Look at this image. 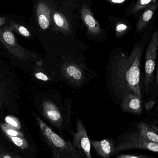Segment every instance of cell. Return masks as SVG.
Listing matches in <instances>:
<instances>
[{"label":"cell","instance_id":"cell-22","mask_svg":"<svg viewBox=\"0 0 158 158\" xmlns=\"http://www.w3.org/2000/svg\"><path fill=\"white\" fill-rule=\"evenodd\" d=\"M6 121L8 124L13 126L16 129H19L20 128V125L19 124V121L15 118L12 117H7L6 118Z\"/></svg>","mask_w":158,"mask_h":158},{"label":"cell","instance_id":"cell-15","mask_svg":"<svg viewBox=\"0 0 158 158\" xmlns=\"http://www.w3.org/2000/svg\"><path fill=\"white\" fill-rule=\"evenodd\" d=\"M52 17L55 24L60 29L64 32H68L70 30L69 23L61 13L54 12Z\"/></svg>","mask_w":158,"mask_h":158},{"label":"cell","instance_id":"cell-2","mask_svg":"<svg viewBox=\"0 0 158 158\" xmlns=\"http://www.w3.org/2000/svg\"><path fill=\"white\" fill-rule=\"evenodd\" d=\"M40 110L51 127L61 132L69 133L72 130V100L67 97L63 104L59 91L48 88L43 94Z\"/></svg>","mask_w":158,"mask_h":158},{"label":"cell","instance_id":"cell-14","mask_svg":"<svg viewBox=\"0 0 158 158\" xmlns=\"http://www.w3.org/2000/svg\"><path fill=\"white\" fill-rule=\"evenodd\" d=\"M36 67L38 70L35 72L34 77L37 80L44 83L48 86L59 83L58 80L43 65H36Z\"/></svg>","mask_w":158,"mask_h":158},{"label":"cell","instance_id":"cell-28","mask_svg":"<svg viewBox=\"0 0 158 158\" xmlns=\"http://www.w3.org/2000/svg\"><path fill=\"white\" fill-rule=\"evenodd\" d=\"M4 158H11V156H5L3 157Z\"/></svg>","mask_w":158,"mask_h":158},{"label":"cell","instance_id":"cell-20","mask_svg":"<svg viewBox=\"0 0 158 158\" xmlns=\"http://www.w3.org/2000/svg\"><path fill=\"white\" fill-rule=\"evenodd\" d=\"M154 157L143 154H121L117 156V158H148Z\"/></svg>","mask_w":158,"mask_h":158},{"label":"cell","instance_id":"cell-16","mask_svg":"<svg viewBox=\"0 0 158 158\" xmlns=\"http://www.w3.org/2000/svg\"><path fill=\"white\" fill-rule=\"evenodd\" d=\"M153 1L154 0H138L130 9L129 14L132 15L144 9L151 4Z\"/></svg>","mask_w":158,"mask_h":158},{"label":"cell","instance_id":"cell-7","mask_svg":"<svg viewBox=\"0 0 158 158\" xmlns=\"http://www.w3.org/2000/svg\"><path fill=\"white\" fill-rule=\"evenodd\" d=\"M77 133L73 129L69 131V133L73 138L72 143L75 147L84 153L86 158H92L91 154V143L87 135V131L81 119H76Z\"/></svg>","mask_w":158,"mask_h":158},{"label":"cell","instance_id":"cell-3","mask_svg":"<svg viewBox=\"0 0 158 158\" xmlns=\"http://www.w3.org/2000/svg\"><path fill=\"white\" fill-rule=\"evenodd\" d=\"M43 139L51 150L54 158H86L84 153L77 149L70 141H67L53 130L40 117L34 114Z\"/></svg>","mask_w":158,"mask_h":158},{"label":"cell","instance_id":"cell-19","mask_svg":"<svg viewBox=\"0 0 158 158\" xmlns=\"http://www.w3.org/2000/svg\"><path fill=\"white\" fill-rule=\"evenodd\" d=\"M10 138H11V140H12L14 143L21 147L22 149H26V148L28 147V145L27 143V141L25 140V139H22V138H19V137H17V136H8Z\"/></svg>","mask_w":158,"mask_h":158},{"label":"cell","instance_id":"cell-10","mask_svg":"<svg viewBox=\"0 0 158 158\" xmlns=\"http://www.w3.org/2000/svg\"><path fill=\"white\" fill-rule=\"evenodd\" d=\"M91 145L97 155L103 158H110L115 154L114 139L109 138L100 141L90 139Z\"/></svg>","mask_w":158,"mask_h":158},{"label":"cell","instance_id":"cell-6","mask_svg":"<svg viewBox=\"0 0 158 158\" xmlns=\"http://www.w3.org/2000/svg\"><path fill=\"white\" fill-rule=\"evenodd\" d=\"M10 26L0 28V42L2 44L8 52L18 58L23 60H34L38 58L19 44Z\"/></svg>","mask_w":158,"mask_h":158},{"label":"cell","instance_id":"cell-24","mask_svg":"<svg viewBox=\"0 0 158 158\" xmlns=\"http://www.w3.org/2000/svg\"><path fill=\"white\" fill-rule=\"evenodd\" d=\"M152 92L154 93V94L156 93V95H155V97H157L158 98V65L156 74L155 76V82H154V86H153V90L152 91Z\"/></svg>","mask_w":158,"mask_h":158},{"label":"cell","instance_id":"cell-21","mask_svg":"<svg viewBox=\"0 0 158 158\" xmlns=\"http://www.w3.org/2000/svg\"><path fill=\"white\" fill-rule=\"evenodd\" d=\"M155 99V98H153L147 101L144 105V108L147 113L151 112L156 106L157 100Z\"/></svg>","mask_w":158,"mask_h":158},{"label":"cell","instance_id":"cell-9","mask_svg":"<svg viewBox=\"0 0 158 158\" xmlns=\"http://www.w3.org/2000/svg\"><path fill=\"white\" fill-rule=\"evenodd\" d=\"M124 113L140 117L143 111V99L135 94L129 93L124 96L119 105Z\"/></svg>","mask_w":158,"mask_h":158},{"label":"cell","instance_id":"cell-25","mask_svg":"<svg viewBox=\"0 0 158 158\" xmlns=\"http://www.w3.org/2000/svg\"><path fill=\"white\" fill-rule=\"evenodd\" d=\"M154 122L158 127V99L157 100L156 105V114H155V121Z\"/></svg>","mask_w":158,"mask_h":158},{"label":"cell","instance_id":"cell-17","mask_svg":"<svg viewBox=\"0 0 158 158\" xmlns=\"http://www.w3.org/2000/svg\"><path fill=\"white\" fill-rule=\"evenodd\" d=\"M10 27L13 28V30L15 31L24 37H29L31 35L29 31L26 27L22 25L16 24L13 21L10 22Z\"/></svg>","mask_w":158,"mask_h":158},{"label":"cell","instance_id":"cell-13","mask_svg":"<svg viewBox=\"0 0 158 158\" xmlns=\"http://www.w3.org/2000/svg\"><path fill=\"white\" fill-rule=\"evenodd\" d=\"M37 19L40 27L42 29H47L51 23V10L47 4L40 2L37 6Z\"/></svg>","mask_w":158,"mask_h":158},{"label":"cell","instance_id":"cell-12","mask_svg":"<svg viewBox=\"0 0 158 158\" xmlns=\"http://www.w3.org/2000/svg\"><path fill=\"white\" fill-rule=\"evenodd\" d=\"M158 6V0H154L151 4L145 8L144 11L140 16L137 25L136 31L141 33L144 30L150 20L152 19Z\"/></svg>","mask_w":158,"mask_h":158},{"label":"cell","instance_id":"cell-26","mask_svg":"<svg viewBox=\"0 0 158 158\" xmlns=\"http://www.w3.org/2000/svg\"><path fill=\"white\" fill-rule=\"evenodd\" d=\"M6 18L5 17H0V28L6 23Z\"/></svg>","mask_w":158,"mask_h":158},{"label":"cell","instance_id":"cell-4","mask_svg":"<svg viewBox=\"0 0 158 158\" xmlns=\"http://www.w3.org/2000/svg\"><path fill=\"white\" fill-rule=\"evenodd\" d=\"M114 140L115 154L133 149L147 150L158 154V144L141 137L132 126Z\"/></svg>","mask_w":158,"mask_h":158},{"label":"cell","instance_id":"cell-18","mask_svg":"<svg viewBox=\"0 0 158 158\" xmlns=\"http://www.w3.org/2000/svg\"><path fill=\"white\" fill-rule=\"evenodd\" d=\"M2 129L8 136H22L23 134L20 132L17 131L15 127L10 124H4L2 125Z\"/></svg>","mask_w":158,"mask_h":158},{"label":"cell","instance_id":"cell-8","mask_svg":"<svg viewBox=\"0 0 158 158\" xmlns=\"http://www.w3.org/2000/svg\"><path fill=\"white\" fill-rule=\"evenodd\" d=\"M139 135L153 143L158 144V127L154 122L144 119L132 124Z\"/></svg>","mask_w":158,"mask_h":158},{"label":"cell","instance_id":"cell-27","mask_svg":"<svg viewBox=\"0 0 158 158\" xmlns=\"http://www.w3.org/2000/svg\"><path fill=\"white\" fill-rule=\"evenodd\" d=\"M109 1L114 3H122L124 2L127 0H109Z\"/></svg>","mask_w":158,"mask_h":158},{"label":"cell","instance_id":"cell-11","mask_svg":"<svg viewBox=\"0 0 158 158\" xmlns=\"http://www.w3.org/2000/svg\"><path fill=\"white\" fill-rule=\"evenodd\" d=\"M81 16L89 33L97 35L101 32V29L99 23L94 17L92 11L86 6H83L82 7Z\"/></svg>","mask_w":158,"mask_h":158},{"label":"cell","instance_id":"cell-5","mask_svg":"<svg viewBox=\"0 0 158 158\" xmlns=\"http://www.w3.org/2000/svg\"><path fill=\"white\" fill-rule=\"evenodd\" d=\"M158 51V30L150 38L145 55L144 77L142 90L145 95L151 94L155 79V70Z\"/></svg>","mask_w":158,"mask_h":158},{"label":"cell","instance_id":"cell-23","mask_svg":"<svg viewBox=\"0 0 158 158\" xmlns=\"http://www.w3.org/2000/svg\"><path fill=\"white\" fill-rule=\"evenodd\" d=\"M128 29V26L123 23H120L117 25L116 28V33L118 36H120L123 34Z\"/></svg>","mask_w":158,"mask_h":158},{"label":"cell","instance_id":"cell-1","mask_svg":"<svg viewBox=\"0 0 158 158\" xmlns=\"http://www.w3.org/2000/svg\"><path fill=\"white\" fill-rule=\"evenodd\" d=\"M144 48V45L139 42L130 54L119 53L109 63L106 83L110 95L118 105L129 93L135 94L143 99L141 68Z\"/></svg>","mask_w":158,"mask_h":158}]
</instances>
